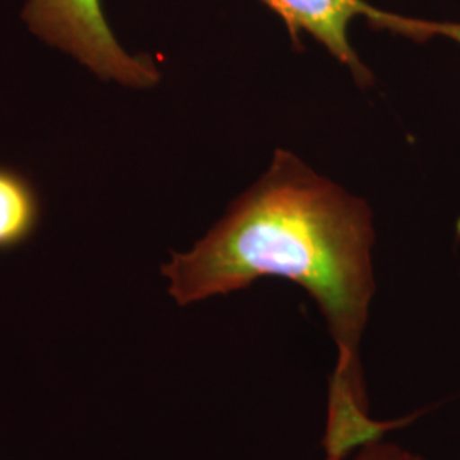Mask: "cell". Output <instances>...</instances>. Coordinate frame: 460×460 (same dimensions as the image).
<instances>
[{"label":"cell","mask_w":460,"mask_h":460,"mask_svg":"<svg viewBox=\"0 0 460 460\" xmlns=\"http://www.w3.org/2000/svg\"><path fill=\"white\" fill-rule=\"evenodd\" d=\"M22 21L53 49H62L104 81L148 89L161 70L147 55H132L116 40L101 0H26Z\"/></svg>","instance_id":"2"},{"label":"cell","mask_w":460,"mask_h":460,"mask_svg":"<svg viewBox=\"0 0 460 460\" xmlns=\"http://www.w3.org/2000/svg\"><path fill=\"white\" fill-rule=\"evenodd\" d=\"M372 210L362 198L279 148L263 176L188 252L163 266L169 296L190 305L256 279L294 281L319 305L338 348L329 378L326 460H343L402 421L368 414L360 343L376 294Z\"/></svg>","instance_id":"1"},{"label":"cell","mask_w":460,"mask_h":460,"mask_svg":"<svg viewBox=\"0 0 460 460\" xmlns=\"http://www.w3.org/2000/svg\"><path fill=\"white\" fill-rule=\"evenodd\" d=\"M41 220V199L22 172L0 165V251L33 237Z\"/></svg>","instance_id":"4"},{"label":"cell","mask_w":460,"mask_h":460,"mask_svg":"<svg viewBox=\"0 0 460 460\" xmlns=\"http://www.w3.org/2000/svg\"><path fill=\"white\" fill-rule=\"evenodd\" d=\"M271 13L283 21L296 47L302 36L317 40L329 53L345 66L355 83L368 87L374 83L372 70L363 64L349 41V26L363 17L372 28L427 41L445 36L460 43V22H437L416 17L401 16L391 11L378 9L367 0H260Z\"/></svg>","instance_id":"3"},{"label":"cell","mask_w":460,"mask_h":460,"mask_svg":"<svg viewBox=\"0 0 460 460\" xmlns=\"http://www.w3.org/2000/svg\"><path fill=\"white\" fill-rule=\"evenodd\" d=\"M343 460H425L406 448L394 444H385L382 438L368 442L357 448Z\"/></svg>","instance_id":"5"}]
</instances>
